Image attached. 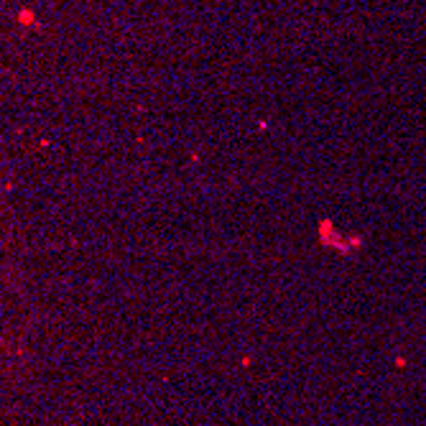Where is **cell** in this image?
I'll return each mask as SVG.
<instances>
[{
	"mask_svg": "<svg viewBox=\"0 0 426 426\" xmlns=\"http://www.w3.org/2000/svg\"><path fill=\"white\" fill-rule=\"evenodd\" d=\"M18 21L23 23V26H31V23H36V16L31 13V10H21V13H18Z\"/></svg>",
	"mask_w": 426,
	"mask_h": 426,
	"instance_id": "6da1fadb",
	"label": "cell"
}]
</instances>
